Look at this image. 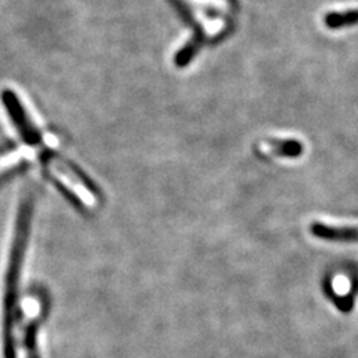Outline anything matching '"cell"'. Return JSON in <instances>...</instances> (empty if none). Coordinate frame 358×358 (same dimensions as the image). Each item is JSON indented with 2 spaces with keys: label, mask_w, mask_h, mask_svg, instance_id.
<instances>
[{
  "label": "cell",
  "mask_w": 358,
  "mask_h": 358,
  "mask_svg": "<svg viewBox=\"0 0 358 358\" xmlns=\"http://www.w3.org/2000/svg\"><path fill=\"white\" fill-rule=\"evenodd\" d=\"M262 150L268 155L296 159L303 152V145L296 139H271L262 142Z\"/></svg>",
  "instance_id": "cell-5"
},
{
  "label": "cell",
  "mask_w": 358,
  "mask_h": 358,
  "mask_svg": "<svg viewBox=\"0 0 358 358\" xmlns=\"http://www.w3.org/2000/svg\"><path fill=\"white\" fill-rule=\"evenodd\" d=\"M309 231L321 241L338 243H358V227H338L324 222H312Z\"/></svg>",
  "instance_id": "cell-4"
},
{
  "label": "cell",
  "mask_w": 358,
  "mask_h": 358,
  "mask_svg": "<svg viewBox=\"0 0 358 358\" xmlns=\"http://www.w3.org/2000/svg\"><path fill=\"white\" fill-rule=\"evenodd\" d=\"M33 212V197L27 193L22 197L17 222L14 231V241L10 245L9 262L5 276V288H3V303H2V345H3V357L14 358L15 346H14V326H15V309H17V294H18V281L20 272L22 267V259L26 254V246L30 233Z\"/></svg>",
  "instance_id": "cell-1"
},
{
  "label": "cell",
  "mask_w": 358,
  "mask_h": 358,
  "mask_svg": "<svg viewBox=\"0 0 358 358\" xmlns=\"http://www.w3.org/2000/svg\"><path fill=\"white\" fill-rule=\"evenodd\" d=\"M2 102L8 110V114L15 124L21 138L29 145H39L42 142V134L38 127L30 121L26 109L22 108L17 94L10 90H3Z\"/></svg>",
  "instance_id": "cell-2"
},
{
  "label": "cell",
  "mask_w": 358,
  "mask_h": 358,
  "mask_svg": "<svg viewBox=\"0 0 358 358\" xmlns=\"http://www.w3.org/2000/svg\"><path fill=\"white\" fill-rule=\"evenodd\" d=\"M22 309H24V329H22V342H24V348H26V355L27 358H39L38 354V321L39 315L42 312V305L39 297L30 296L24 300L22 303Z\"/></svg>",
  "instance_id": "cell-3"
},
{
  "label": "cell",
  "mask_w": 358,
  "mask_h": 358,
  "mask_svg": "<svg viewBox=\"0 0 358 358\" xmlns=\"http://www.w3.org/2000/svg\"><path fill=\"white\" fill-rule=\"evenodd\" d=\"M324 22L331 30H339L345 27H352L358 24V9H346V10H331L326 17Z\"/></svg>",
  "instance_id": "cell-6"
}]
</instances>
